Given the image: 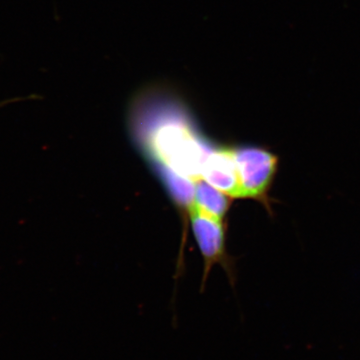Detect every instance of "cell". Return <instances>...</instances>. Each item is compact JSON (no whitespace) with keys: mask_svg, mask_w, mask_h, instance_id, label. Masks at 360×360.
Here are the masks:
<instances>
[{"mask_svg":"<svg viewBox=\"0 0 360 360\" xmlns=\"http://www.w3.org/2000/svg\"><path fill=\"white\" fill-rule=\"evenodd\" d=\"M134 134L161 169L196 182L212 146L201 136L181 99L167 89L142 90L130 108Z\"/></svg>","mask_w":360,"mask_h":360,"instance_id":"1","label":"cell"},{"mask_svg":"<svg viewBox=\"0 0 360 360\" xmlns=\"http://www.w3.org/2000/svg\"><path fill=\"white\" fill-rule=\"evenodd\" d=\"M232 151L240 198L259 201L271 212L269 191L278 169V156L258 146H238Z\"/></svg>","mask_w":360,"mask_h":360,"instance_id":"2","label":"cell"},{"mask_svg":"<svg viewBox=\"0 0 360 360\" xmlns=\"http://www.w3.org/2000/svg\"><path fill=\"white\" fill-rule=\"evenodd\" d=\"M191 227L201 255L205 260V274L210 266L224 258L225 232L222 220L201 212L193 205L189 210Z\"/></svg>","mask_w":360,"mask_h":360,"instance_id":"3","label":"cell"},{"mask_svg":"<svg viewBox=\"0 0 360 360\" xmlns=\"http://www.w3.org/2000/svg\"><path fill=\"white\" fill-rule=\"evenodd\" d=\"M201 179L232 198H240L232 148H212L203 163Z\"/></svg>","mask_w":360,"mask_h":360,"instance_id":"4","label":"cell"},{"mask_svg":"<svg viewBox=\"0 0 360 360\" xmlns=\"http://www.w3.org/2000/svg\"><path fill=\"white\" fill-rule=\"evenodd\" d=\"M229 198L231 196L210 186L203 179L195 182L193 205L215 219H224L231 205Z\"/></svg>","mask_w":360,"mask_h":360,"instance_id":"5","label":"cell"}]
</instances>
